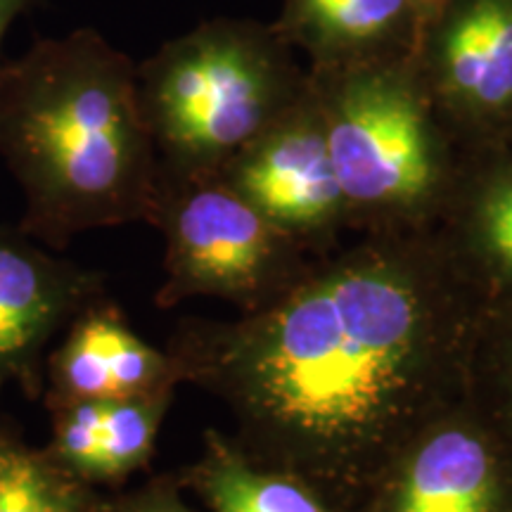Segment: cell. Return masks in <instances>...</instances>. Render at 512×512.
<instances>
[{"label":"cell","instance_id":"cell-17","mask_svg":"<svg viewBox=\"0 0 512 512\" xmlns=\"http://www.w3.org/2000/svg\"><path fill=\"white\" fill-rule=\"evenodd\" d=\"M34 3L36 0H0V43H3L5 34H8L10 24L15 22L22 12H27Z\"/></svg>","mask_w":512,"mask_h":512},{"label":"cell","instance_id":"cell-6","mask_svg":"<svg viewBox=\"0 0 512 512\" xmlns=\"http://www.w3.org/2000/svg\"><path fill=\"white\" fill-rule=\"evenodd\" d=\"M185 176L188 183L181 190L152 200L169 233L166 294L245 287L268 256L271 221L230 185Z\"/></svg>","mask_w":512,"mask_h":512},{"label":"cell","instance_id":"cell-12","mask_svg":"<svg viewBox=\"0 0 512 512\" xmlns=\"http://www.w3.org/2000/svg\"><path fill=\"white\" fill-rule=\"evenodd\" d=\"M192 482L216 512H328L304 486L249 470L219 444H209Z\"/></svg>","mask_w":512,"mask_h":512},{"label":"cell","instance_id":"cell-11","mask_svg":"<svg viewBox=\"0 0 512 512\" xmlns=\"http://www.w3.org/2000/svg\"><path fill=\"white\" fill-rule=\"evenodd\" d=\"M88 484L0 427V512H91Z\"/></svg>","mask_w":512,"mask_h":512},{"label":"cell","instance_id":"cell-10","mask_svg":"<svg viewBox=\"0 0 512 512\" xmlns=\"http://www.w3.org/2000/svg\"><path fill=\"white\" fill-rule=\"evenodd\" d=\"M496 465L475 434L448 430L415 453L396 491L394 512H494Z\"/></svg>","mask_w":512,"mask_h":512},{"label":"cell","instance_id":"cell-7","mask_svg":"<svg viewBox=\"0 0 512 512\" xmlns=\"http://www.w3.org/2000/svg\"><path fill=\"white\" fill-rule=\"evenodd\" d=\"M415 55L458 112L472 119L512 112V0H444L422 24Z\"/></svg>","mask_w":512,"mask_h":512},{"label":"cell","instance_id":"cell-1","mask_svg":"<svg viewBox=\"0 0 512 512\" xmlns=\"http://www.w3.org/2000/svg\"><path fill=\"white\" fill-rule=\"evenodd\" d=\"M0 157L22 185L19 228L48 247L152 209L138 69L93 29L38 38L0 64Z\"/></svg>","mask_w":512,"mask_h":512},{"label":"cell","instance_id":"cell-9","mask_svg":"<svg viewBox=\"0 0 512 512\" xmlns=\"http://www.w3.org/2000/svg\"><path fill=\"white\" fill-rule=\"evenodd\" d=\"M422 24L415 0H285L271 29L285 46H299L335 72L415 57Z\"/></svg>","mask_w":512,"mask_h":512},{"label":"cell","instance_id":"cell-4","mask_svg":"<svg viewBox=\"0 0 512 512\" xmlns=\"http://www.w3.org/2000/svg\"><path fill=\"white\" fill-rule=\"evenodd\" d=\"M335 72L339 81L323 124L344 200L370 207L425 200L439 164L425 102L406 60Z\"/></svg>","mask_w":512,"mask_h":512},{"label":"cell","instance_id":"cell-14","mask_svg":"<svg viewBox=\"0 0 512 512\" xmlns=\"http://www.w3.org/2000/svg\"><path fill=\"white\" fill-rule=\"evenodd\" d=\"M107 399H81L48 406L53 415V437L46 446L48 453L64 470L86 484L93 482L98 465L102 418Z\"/></svg>","mask_w":512,"mask_h":512},{"label":"cell","instance_id":"cell-2","mask_svg":"<svg viewBox=\"0 0 512 512\" xmlns=\"http://www.w3.org/2000/svg\"><path fill=\"white\" fill-rule=\"evenodd\" d=\"M415 287L387 268L318 280L230 344L221 366L275 427L313 448H349L384 430L427 354Z\"/></svg>","mask_w":512,"mask_h":512},{"label":"cell","instance_id":"cell-5","mask_svg":"<svg viewBox=\"0 0 512 512\" xmlns=\"http://www.w3.org/2000/svg\"><path fill=\"white\" fill-rule=\"evenodd\" d=\"M93 292L91 275L43 252L19 226H0V394L15 384L41 399L50 342L91 306Z\"/></svg>","mask_w":512,"mask_h":512},{"label":"cell","instance_id":"cell-8","mask_svg":"<svg viewBox=\"0 0 512 512\" xmlns=\"http://www.w3.org/2000/svg\"><path fill=\"white\" fill-rule=\"evenodd\" d=\"M240 152L230 188L266 221L311 226L347 202L330 157L323 117L268 124Z\"/></svg>","mask_w":512,"mask_h":512},{"label":"cell","instance_id":"cell-15","mask_svg":"<svg viewBox=\"0 0 512 512\" xmlns=\"http://www.w3.org/2000/svg\"><path fill=\"white\" fill-rule=\"evenodd\" d=\"M479 233L491 259L512 275V171L484 192L479 202Z\"/></svg>","mask_w":512,"mask_h":512},{"label":"cell","instance_id":"cell-16","mask_svg":"<svg viewBox=\"0 0 512 512\" xmlns=\"http://www.w3.org/2000/svg\"><path fill=\"white\" fill-rule=\"evenodd\" d=\"M91 512H95V508H91ZM102 512H190V510L178 501L174 491L166 489V486H155V489H147L143 494L131 496L128 501Z\"/></svg>","mask_w":512,"mask_h":512},{"label":"cell","instance_id":"cell-13","mask_svg":"<svg viewBox=\"0 0 512 512\" xmlns=\"http://www.w3.org/2000/svg\"><path fill=\"white\" fill-rule=\"evenodd\" d=\"M166 403H169V387L107 399L93 482L126 477L128 472L138 470L150 460Z\"/></svg>","mask_w":512,"mask_h":512},{"label":"cell","instance_id":"cell-3","mask_svg":"<svg viewBox=\"0 0 512 512\" xmlns=\"http://www.w3.org/2000/svg\"><path fill=\"white\" fill-rule=\"evenodd\" d=\"M273 29L214 19L169 41L138 69L152 143L183 174L238 155L273 121L285 81Z\"/></svg>","mask_w":512,"mask_h":512},{"label":"cell","instance_id":"cell-18","mask_svg":"<svg viewBox=\"0 0 512 512\" xmlns=\"http://www.w3.org/2000/svg\"><path fill=\"white\" fill-rule=\"evenodd\" d=\"M415 3H418V8L422 10V15H425V19H427L434 10L439 8L441 3H444V0H415Z\"/></svg>","mask_w":512,"mask_h":512}]
</instances>
